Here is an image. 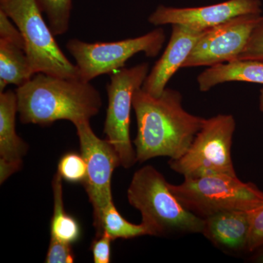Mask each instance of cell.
<instances>
[{"instance_id":"1","label":"cell","mask_w":263,"mask_h":263,"mask_svg":"<svg viewBox=\"0 0 263 263\" xmlns=\"http://www.w3.org/2000/svg\"><path fill=\"white\" fill-rule=\"evenodd\" d=\"M137 136L134 143L137 162L158 157L181 158L201 129L205 118L189 113L182 105V95L166 88L158 98L140 88L135 91Z\"/></svg>"},{"instance_id":"16","label":"cell","mask_w":263,"mask_h":263,"mask_svg":"<svg viewBox=\"0 0 263 263\" xmlns=\"http://www.w3.org/2000/svg\"><path fill=\"white\" fill-rule=\"evenodd\" d=\"M34 76L23 48L0 40V93L9 84L21 86Z\"/></svg>"},{"instance_id":"10","label":"cell","mask_w":263,"mask_h":263,"mask_svg":"<svg viewBox=\"0 0 263 263\" xmlns=\"http://www.w3.org/2000/svg\"><path fill=\"white\" fill-rule=\"evenodd\" d=\"M261 15H243L202 33L182 68L218 65L233 61L241 53Z\"/></svg>"},{"instance_id":"4","label":"cell","mask_w":263,"mask_h":263,"mask_svg":"<svg viewBox=\"0 0 263 263\" xmlns=\"http://www.w3.org/2000/svg\"><path fill=\"white\" fill-rule=\"evenodd\" d=\"M170 190L189 212L205 219L228 211L253 210L263 205V192L238 176L212 174L189 179Z\"/></svg>"},{"instance_id":"14","label":"cell","mask_w":263,"mask_h":263,"mask_svg":"<svg viewBox=\"0 0 263 263\" xmlns=\"http://www.w3.org/2000/svg\"><path fill=\"white\" fill-rule=\"evenodd\" d=\"M17 112L16 93L12 90L0 93V162L11 164L20 171L28 145L15 130Z\"/></svg>"},{"instance_id":"9","label":"cell","mask_w":263,"mask_h":263,"mask_svg":"<svg viewBox=\"0 0 263 263\" xmlns=\"http://www.w3.org/2000/svg\"><path fill=\"white\" fill-rule=\"evenodd\" d=\"M80 143L81 154L87 167L84 184L93 207L95 229L105 208L113 201L111 179L114 170L121 166L117 151L106 139L97 136L89 121L75 124Z\"/></svg>"},{"instance_id":"25","label":"cell","mask_w":263,"mask_h":263,"mask_svg":"<svg viewBox=\"0 0 263 263\" xmlns=\"http://www.w3.org/2000/svg\"><path fill=\"white\" fill-rule=\"evenodd\" d=\"M113 238L103 232L96 236L91 246L93 259L95 263H109L110 262V245Z\"/></svg>"},{"instance_id":"13","label":"cell","mask_w":263,"mask_h":263,"mask_svg":"<svg viewBox=\"0 0 263 263\" xmlns=\"http://www.w3.org/2000/svg\"><path fill=\"white\" fill-rule=\"evenodd\" d=\"M249 212L228 211L209 216L204 219L202 234L219 248L233 252L245 250L248 243Z\"/></svg>"},{"instance_id":"8","label":"cell","mask_w":263,"mask_h":263,"mask_svg":"<svg viewBox=\"0 0 263 263\" xmlns=\"http://www.w3.org/2000/svg\"><path fill=\"white\" fill-rule=\"evenodd\" d=\"M149 71L146 62L130 68H124L111 74L107 85L108 108L104 124L107 140L117 151L121 166L133 167L137 162L136 149L129 134L130 113L135 91L142 87Z\"/></svg>"},{"instance_id":"26","label":"cell","mask_w":263,"mask_h":263,"mask_svg":"<svg viewBox=\"0 0 263 263\" xmlns=\"http://www.w3.org/2000/svg\"><path fill=\"white\" fill-rule=\"evenodd\" d=\"M259 110L263 113V88L259 91Z\"/></svg>"},{"instance_id":"3","label":"cell","mask_w":263,"mask_h":263,"mask_svg":"<svg viewBox=\"0 0 263 263\" xmlns=\"http://www.w3.org/2000/svg\"><path fill=\"white\" fill-rule=\"evenodd\" d=\"M168 183L152 165L144 166L133 175L127 190L128 201L141 212V224L148 235L202 234L205 220L180 203Z\"/></svg>"},{"instance_id":"18","label":"cell","mask_w":263,"mask_h":263,"mask_svg":"<svg viewBox=\"0 0 263 263\" xmlns=\"http://www.w3.org/2000/svg\"><path fill=\"white\" fill-rule=\"evenodd\" d=\"M103 232L108 233L113 240L129 239L148 235V232L143 224H135L126 220L118 212L114 201L110 202L102 212L99 226L96 228V236L101 235Z\"/></svg>"},{"instance_id":"27","label":"cell","mask_w":263,"mask_h":263,"mask_svg":"<svg viewBox=\"0 0 263 263\" xmlns=\"http://www.w3.org/2000/svg\"><path fill=\"white\" fill-rule=\"evenodd\" d=\"M256 261L258 262L263 263V247L261 248L260 252H259L258 256H257V259H256Z\"/></svg>"},{"instance_id":"7","label":"cell","mask_w":263,"mask_h":263,"mask_svg":"<svg viewBox=\"0 0 263 263\" xmlns=\"http://www.w3.org/2000/svg\"><path fill=\"white\" fill-rule=\"evenodd\" d=\"M164 29L157 28L141 37L108 43H87L71 39L66 44L75 59L80 79L90 82L98 76L124 68L126 62L138 53L155 57L165 42Z\"/></svg>"},{"instance_id":"12","label":"cell","mask_w":263,"mask_h":263,"mask_svg":"<svg viewBox=\"0 0 263 263\" xmlns=\"http://www.w3.org/2000/svg\"><path fill=\"white\" fill-rule=\"evenodd\" d=\"M167 47L160 60L148 72L142 89L158 98L167 88L173 76L182 65L193 51L199 38L205 31H197L186 26L174 24Z\"/></svg>"},{"instance_id":"11","label":"cell","mask_w":263,"mask_h":263,"mask_svg":"<svg viewBox=\"0 0 263 263\" xmlns=\"http://www.w3.org/2000/svg\"><path fill=\"white\" fill-rule=\"evenodd\" d=\"M259 0H228L197 8H173L160 5L148 17L155 26L179 24L197 31H205L243 15H261Z\"/></svg>"},{"instance_id":"24","label":"cell","mask_w":263,"mask_h":263,"mask_svg":"<svg viewBox=\"0 0 263 263\" xmlns=\"http://www.w3.org/2000/svg\"><path fill=\"white\" fill-rule=\"evenodd\" d=\"M9 17L0 10V40L16 45L25 51V43L22 32L10 22Z\"/></svg>"},{"instance_id":"19","label":"cell","mask_w":263,"mask_h":263,"mask_svg":"<svg viewBox=\"0 0 263 263\" xmlns=\"http://www.w3.org/2000/svg\"><path fill=\"white\" fill-rule=\"evenodd\" d=\"M37 3L42 13L47 16L48 26L55 36L68 31L72 0H37Z\"/></svg>"},{"instance_id":"15","label":"cell","mask_w":263,"mask_h":263,"mask_svg":"<svg viewBox=\"0 0 263 263\" xmlns=\"http://www.w3.org/2000/svg\"><path fill=\"white\" fill-rule=\"evenodd\" d=\"M197 81L202 92L230 81L263 84V62L233 60L211 66L197 76Z\"/></svg>"},{"instance_id":"17","label":"cell","mask_w":263,"mask_h":263,"mask_svg":"<svg viewBox=\"0 0 263 263\" xmlns=\"http://www.w3.org/2000/svg\"><path fill=\"white\" fill-rule=\"evenodd\" d=\"M62 180L61 176L57 172L52 181L54 205L50 226L51 237L72 245L80 238L81 228L75 218L65 212Z\"/></svg>"},{"instance_id":"23","label":"cell","mask_w":263,"mask_h":263,"mask_svg":"<svg viewBox=\"0 0 263 263\" xmlns=\"http://www.w3.org/2000/svg\"><path fill=\"white\" fill-rule=\"evenodd\" d=\"M75 261V254L71 245L60 241L51 237L49 247L46 255V263H72Z\"/></svg>"},{"instance_id":"2","label":"cell","mask_w":263,"mask_h":263,"mask_svg":"<svg viewBox=\"0 0 263 263\" xmlns=\"http://www.w3.org/2000/svg\"><path fill=\"white\" fill-rule=\"evenodd\" d=\"M18 113L24 124L51 125L60 120L75 125L98 115L102 99L90 82L35 74L16 91Z\"/></svg>"},{"instance_id":"21","label":"cell","mask_w":263,"mask_h":263,"mask_svg":"<svg viewBox=\"0 0 263 263\" xmlns=\"http://www.w3.org/2000/svg\"><path fill=\"white\" fill-rule=\"evenodd\" d=\"M249 212V232L247 250L254 252L263 247V205Z\"/></svg>"},{"instance_id":"20","label":"cell","mask_w":263,"mask_h":263,"mask_svg":"<svg viewBox=\"0 0 263 263\" xmlns=\"http://www.w3.org/2000/svg\"><path fill=\"white\" fill-rule=\"evenodd\" d=\"M57 172L66 181L83 184L87 174V167L81 154L71 152L62 156L59 162Z\"/></svg>"},{"instance_id":"22","label":"cell","mask_w":263,"mask_h":263,"mask_svg":"<svg viewBox=\"0 0 263 263\" xmlns=\"http://www.w3.org/2000/svg\"><path fill=\"white\" fill-rule=\"evenodd\" d=\"M241 60L263 62V16L254 27L245 48L235 60Z\"/></svg>"},{"instance_id":"6","label":"cell","mask_w":263,"mask_h":263,"mask_svg":"<svg viewBox=\"0 0 263 263\" xmlns=\"http://www.w3.org/2000/svg\"><path fill=\"white\" fill-rule=\"evenodd\" d=\"M235 127L231 114L205 119L186 153L178 160H170V167L184 179L212 174L237 176L231 154Z\"/></svg>"},{"instance_id":"5","label":"cell","mask_w":263,"mask_h":263,"mask_svg":"<svg viewBox=\"0 0 263 263\" xmlns=\"http://www.w3.org/2000/svg\"><path fill=\"white\" fill-rule=\"evenodd\" d=\"M0 10L22 32L26 54L34 75L80 79L77 66L71 63L59 47L54 34L43 18L37 0H0Z\"/></svg>"}]
</instances>
